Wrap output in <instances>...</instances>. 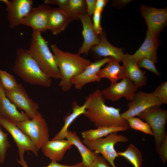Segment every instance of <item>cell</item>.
Returning <instances> with one entry per match:
<instances>
[{"mask_svg":"<svg viewBox=\"0 0 167 167\" xmlns=\"http://www.w3.org/2000/svg\"><path fill=\"white\" fill-rule=\"evenodd\" d=\"M84 115L96 128L102 126H122L129 129L127 120L122 118L120 108L105 104V99L101 90L97 89L90 93L85 99Z\"/></svg>","mask_w":167,"mask_h":167,"instance_id":"obj_1","label":"cell"},{"mask_svg":"<svg viewBox=\"0 0 167 167\" xmlns=\"http://www.w3.org/2000/svg\"><path fill=\"white\" fill-rule=\"evenodd\" d=\"M60 74L59 86L65 92L69 91L72 84L71 78L83 71L92 62L78 54L64 52L55 44L51 45Z\"/></svg>","mask_w":167,"mask_h":167,"instance_id":"obj_2","label":"cell"},{"mask_svg":"<svg viewBox=\"0 0 167 167\" xmlns=\"http://www.w3.org/2000/svg\"><path fill=\"white\" fill-rule=\"evenodd\" d=\"M12 71L28 84L45 88L51 86V78L42 71L27 49L19 48L17 50Z\"/></svg>","mask_w":167,"mask_h":167,"instance_id":"obj_3","label":"cell"},{"mask_svg":"<svg viewBox=\"0 0 167 167\" xmlns=\"http://www.w3.org/2000/svg\"><path fill=\"white\" fill-rule=\"evenodd\" d=\"M31 36L28 50L30 55L45 74L51 78L60 79V71L48 42L39 32L33 31Z\"/></svg>","mask_w":167,"mask_h":167,"instance_id":"obj_4","label":"cell"},{"mask_svg":"<svg viewBox=\"0 0 167 167\" xmlns=\"http://www.w3.org/2000/svg\"><path fill=\"white\" fill-rule=\"evenodd\" d=\"M15 123L29 137L38 150L49 140L47 124L40 112L37 111L34 118L30 120Z\"/></svg>","mask_w":167,"mask_h":167,"instance_id":"obj_5","label":"cell"},{"mask_svg":"<svg viewBox=\"0 0 167 167\" xmlns=\"http://www.w3.org/2000/svg\"><path fill=\"white\" fill-rule=\"evenodd\" d=\"M137 116L145 121L149 125L155 142L156 149L158 153L162 141L167 134L165 127L167 121V111L160 106L150 107L139 113Z\"/></svg>","mask_w":167,"mask_h":167,"instance_id":"obj_6","label":"cell"},{"mask_svg":"<svg viewBox=\"0 0 167 167\" xmlns=\"http://www.w3.org/2000/svg\"><path fill=\"white\" fill-rule=\"evenodd\" d=\"M118 132L111 133L105 138L89 141L83 139L82 142L90 150L97 153H100L112 167H117L114 161L118 156L114 149V145L119 142L128 141L126 136L118 135Z\"/></svg>","mask_w":167,"mask_h":167,"instance_id":"obj_7","label":"cell"},{"mask_svg":"<svg viewBox=\"0 0 167 167\" xmlns=\"http://www.w3.org/2000/svg\"><path fill=\"white\" fill-rule=\"evenodd\" d=\"M140 13L144 19L148 29L154 38L159 39V34L167 23V9H159L145 5L141 6Z\"/></svg>","mask_w":167,"mask_h":167,"instance_id":"obj_8","label":"cell"},{"mask_svg":"<svg viewBox=\"0 0 167 167\" xmlns=\"http://www.w3.org/2000/svg\"><path fill=\"white\" fill-rule=\"evenodd\" d=\"M163 104L153 92L146 93L140 91L135 93L132 100L128 103V109L121 114L125 119L137 116L146 109Z\"/></svg>","mask_w":167,"mask_h":167,"instance_id":"obj_9","label":"cell"},{"mask_svg":"<svg viewBox=\"0 0 167 167\" xmlns=\"http://www.w3.org/2000/svg\"><path fill=\"white\" fill-rule=\"evenodd\" d=\"M0 125L7 131L12 137L18 147L19 160H24L26 151H31L36 156L38 150L29 137L17 126L14 122L0 116Z\"/></svg>","mask_w":167,"mask_h":167,"instance_id":"obj_10","label":"cell"},{"mask_svg":"<svg viewBox=\"0 0 167 167\" xmlns=\"http://www.w3.org/2000/svg\"><path fill=\"white\" fill-rule=\"evenodd\" d=\"M5 92L7 97L17 108L24 110L30 119L34 118L39 105L29 97L21 84L18 83L14 89Z\"/></svg>","mask_w":167,"mask_h":167,"instance_id":"obj_11","label":"cell"},{"mask_svg":"<svg viewBox=\"0 0 167 167\" xmlns=\"http://www.w3.org/2000/svg\"><path fill=\"white\" fill-rule=\"evenodd\" d=\"M6 6L7 18L11 29L21 25L33 8L32 0H0Z\"/></svg>","mask_w":167,"mask_h":167,"instance_id":"obj_12","label":"cell"},{"mask_svg":"<svg viewBox=\"0 0 167 167\" xmlns=\"http://www.w3.org/2000/svg\"><path fill=\"white\" fill-rule=\"evenodd\" d=\"M138 88L126 78L101 91L105 99L116 101L124 97L127 100L130 101Z\"/></svg>","mask_w":167,"mask_h":167,"instance_id":"obj_13","label":"cell"},{"mask_svg":"<svg viewBox=\"0 0 167 167\" xmlns=\"http://www.w3.org/2000/svg\"><path fill=\"white\" fill-rule=\"evenodd\" d=\"M51 8L44 3L33 7L29 14L22 21L21 25L30 27L33 31L41 33L48 29V21Z\"/></svg>","mask_w":167,"mask_h":167,"instance_id":"obj_14","label":"cell"},{"mask_svg":"<svg viewBox=\"0 0 167 167\" xmlns=\"http://www.w3.org/2000/svg\"><path fill=\"white\" fill-rule=\"evenodd\" d=\"M112 58H104L92 62L81 73L73 77L71 80V84L74 85L76 89L81 90L88 83L99 82L101 79L97 76V73L101 67L109 62Z\"/></svg>","mask_w":167,"mask_h":167,"instance_id":"obj_15","label":"cell"},{"mask_svg":"<svg viewBox=\"0 0 167 167\" xmlns=\"http://www.w3.org/2000/svg\"><path fill=\"white\" fill-rule=\"evenodd\" d=\"M98 35L100 39L99 43L93 46L90 51L93 57L96 61L103 57H109L121 61L124 49L116 47L111 45L107 39L105 32L102 31Z\"/></svg>","mask_w":167,"mask_h":167,"instance_id":"obj_16","label":"cell"},{"mask_svg":"<svg viewBox=\"0 0 167 167\" xmlns=\"http://www.w3.org/2000/svg\"><path fill=\"white\" fill-rule=\"evenodd\" d=\"M79 19L83 25L82 34L84 40L78 54L88 55L92 48L99 43L100 39L94 29L91 17L85 14L80 16Z\"/></svg>","mask_w":167,"mask_h":167,"instance_id":"obj_17","label":"cell"},{"mask_svg":"<svg viewBox=\"0 0 167 167\" xmlns=\"http://www.w3.org/2000/svg\"><path fill=\"white\" fill-rule=\"evenodd\" d=\"M126 78L138 88L145 86L147 82L146 72L138 66L132 55L124 54L122 59Z\"/></svg>","mask_w":167,"mask_h":167,"instance_id":"obj_18","label":"cell"},{"mask_svg":"<svg viewBox=\"0 0 167 167\" xmlns=\"http://www.w3.org/2000/svg\"><path fill=\"white\" fill-rule=\"evenodd\" d=\"M0 116L13 122L30 119L25 113L20 112L6 96L0 81Z\"/></svg>","mask_w":167,"mask_h":167,"instance_id":"obj_19","label":"cell"},{"mask_svg":"<svg viewBox=\"0 0 167 167\" xmlns=\"http://www.w3.org/2000/svg\"><path fill=\"white\" fill-rule=\"evenodd\" d=\"M73 145L67 139L51 140L46 142L41 148L45 156L52 161L58 162L62 160L66 151Z\"/></svg>","mask_w":167,"mask_h":167,"instance_id":"obj_20","label":"cell"},{"mask_svg":"<svg viewBox=\"0 0 167 167\" xmlns=\"http://www.w3.org/2000/svg\"><path fill=\"white\" fill-rule=\"evenodd\" d=\"M160 44L159 39L153 37L147 30L144 41L139 48L132 55L135 61L137 62L142 58H146L155 64L156 63L157 61V50Z\"/></svg>","mask_w":167,"mask_h":167,"instance_id":"obj_21","label":"cell"},{"mask_svg":"<svg viewBox=\"0 0 167 167\" xmlns=\"http://www.w3.org/2000/svg\"><path fill=\"white\" fill-rule=\"evenodd\" d=\"M65 12L58 7L51 8L48 21V29L53 34L58 35L70 23Z\"/></svg>","mask_w":167,"mask_h":167,"instance_id":"obj_22","label":"cell"},{"mask_svg":"<svg viewBox=\"0 0 167 167\" xmlns=\"http://www.w3.org/2000/svg\"><path fill=\"white\" fill-rule=\"evenodd\" d=\"M65 138L78 149L82 158L81 162L84 167H86L91 164L99 155L98 153L91 150L85 145L75 132L68 130Z\"/></svg>","mask_w":167,"mask_h":167,"instance_id":"obj_23","label":"cell"},{"mask_svg":"<svg viewBox=\"0 0 167 167\" xmlns=\"http://www.w3.org/2000/svg\"><path fill=\"white\" fill-rule=\"evenodd\" d=\"M119 62L112 58L104 68L100 69L97 76L101 79H108L110 81L111 85L117 83L118 80L126 78L124 68L120 65Z\"/></svg>","mask_w":167,"mask_h":167,"instance_id":"obj_24","label":"cell"},{"mask_svg":"<svg viewBox=\"0 0 167 167\" xmlns=\"http://www.w3.org/2000/svg\"><path fill=\"white\" fill-rule=\"evenodd\" d=\"M72 112L69 114L64 119V124L59 132L52 139V140H58L65 138L66 134L68 128L72 122L79 116L84 114L85 112L86 105H79L76 101L72 102Z\"/></svg>","mask_w":167,"mask_h":167,"instance_id":"obj_25","label":"cell"},{"mask_svg":"<svg viewBox=\"0 0 167 167\" xmlns=\"http://www.w3.org/2000/svg\"><path fill=\"white\" fill-rule=\"evenodd\" d=\"M128 129L122 126H102L84 131L82 132L81 135L84 139L90 141L106 136L113 132L123 131Z\"/></svg>","mask_w":167,"mask_h":167,"instance_id":"obj_26","label":"cell"},{"mask_svg":"<svg viewBox=\"0 0 167 167\" xmlns=\"http://www.w3.org/2000/svg\"><path fill=\"white\" fill-rule=\"evenodd\" d=\"M62 11L70 22L79 19L81 15L87 14L86 0H69Z\"/></svg>","mask_w":167,"mask_h":167,"instance_id":"obj_27","label":"cell"},{"mask_svg":"<svg viewBox=\"0 0 167 167\" xmlns=\"http://www.w3.org/2000/svg\"><path fill=\"white\" fill-rule=\"evenodd\" d=\"M119 156L123 157L127 160L134 167H142L143 159L139 150L133 144H130L123 152H117Z\"/></svg>","mask_w":167,"mask_h":167,"instance_id":"obj_28","label":"cell"},{"mask_svg":"<svg viewBox=\"0 0 167 167\" xmlns=\"http://www.w3.org/2000/svg\"><path fill=\"white\" fill-rule=\"evenodd\" d=\"M0 81L5 92L14 89L18 83L15 77L6 71L0 69Z\"/></svg>","mask_w":167,"mask_h":167,"instance_id":"obj_29","label":"cell"},{"mask_svg":"<svg viewBox=\"0 0 167 167\" xmlns=\"http://www.w3.org/2000/svg\"><path fill=\"white\" fill-rule=\"evenodd\" d=\"M126 120L129 126L132 129L153 136V133L149 125L147 122H143L139 118L132 117Z\"/></svg>","mask_w":167,"mask_h":167,"instance_id":"obj_30","label":"cell"},{"mask_svg":"<svg viewBox=\"0 0 167 167\" xmlns=\"http://www.w3.org/2000/svg\"><path fill=\"white\" fill-rule=\"evenodd\" d=\"M11 146L8 139V134L0 127V163H3L6 158L7 150Z\"/></svg>","mask_w":167,"mask_h":167,"instance_id":"obj_31","label":"cell"},{"mask_svg":"<svg viewBox=\"0 0 167 167\" xmlns=\"http://www.w3.org/2000/svg\"><path fill=\"white\" fill-rule=\"evenodd\" d=\"M162 104H167V81L159 85L153 92Z\"/></svg>","mask_w":167,"mask_h":167,"instance_id":"obj_32","label":"cell"},{"mask_svg":"<svg viewBox=\"0 0 167 167\" xmlns=\"http://www.w3.org/2000/svg\"><path fill=\"white\" fill-rule=\"evenodd\" d=\"M137 64L140 68H143L152 72L157 75H160V73L156 67L155 63L149 59L143 58L137 62Z\"/></svg>","mask_w":167,"mask_h":167,"instance_id":"obj_33","label":"cell"},{"mask_svg":"<svg viewBox=\"0 0 167 167\" xmlns=\"http://www.w3.org/2000/svg\"><path fill=\"white\" fill-rule=\"evenodd\" d=\"M103 10L96 8L93 14V25L96 33L99 35L102 32V28L101 25V15Z\"/></svg>","mask_w":167,"mask_h":167,"instance_id":"obj_34","label":"cell"},{"mask_svg":"<svg viewBox=\"0 0 167 167\" xmlns=\"http://www.w3.org/2000/svg\"><path fill=\"white\" fill-rule=\"evenodd\" d=\"M158 154L163 164H165L167 161V134L163 139Z\"/></svg>","mask_w":167,"mask_h":167,"instance_id":"obj_35","label":"cell"},{"mask_svg":"<svg viewBox=\"0 0 167 167\" xmlns=\"http://www.w3.org/2000/svg\"><path fill=\"white\" fill-rule=\"evenodd\" d=\"M18 162L23 167H29L26 161H20L17 159ZM46 167H84L81 162L72 165H67L59 164L57 162L52 161L50 164Z\"/></svg>","mask_w":167,"mask_h":167,"instance_id":"obj_36","label":"cell"},{"mask_svg":"<svg viewBox=\"0 0 167 167\" xmlns=\"http://www.w3.org/2000/svg\"><path fill=\"white\" fill-rule=\"evenodd\" d=\"M86 167H111L102 156L98 155L94 161Z\"/></svg>","mask_w":167,"mask_h":167,"instance_id":"obj_37","label":"cell"},{"mask_svg":"<svg viewBox=\"0 0 167 167\" xmlns=\"http://www.w3.org/2000/svg\"><path fill=\"white\" fill-rule=\"evenodd\" d=\"M69 0H45L44 3L48 5H54L58 6L62 10L67 5Z\"/></svg>","mask_w":167,"mask_h":167,"instance_id":"obj_38","label":"cell"},{"mask_svg":"<svg viewBox=\"0 0 167 167\" xmlns=\"http://www.w3.org/2000/svg\"><path fill=\"white\" fill-rule=\"evenodd\" d=\"M87 15L90 17L93 15L96 8V0H86Z\"/></svg>","mask_w":167,"mask_h":167,"instance_id":"obj_39","label":"cell"},{"mask_svg":"<svg viewBox=\"0 0 167 167\" xmlns=\"http://www.w3.org/2000/svg\"><path fill=\"white\" fill-rule=\"evenodd\" d=\"M108 2L107 0H97L96 2V9L103 10L104 7Z\"/></svg>","mask_w":167,"mask_h":167,"instance_id":"obj_40","label":"cell"},{"mask_svg":"<svg viewBox=\"0 0 167 167\" xmlns=\"http://www.w3.org/2000/svg\"><path fill=\"white\" fill-rule=\"evenodd\" d=\"M131 1V0H116L113 2V4L114 6H124Z\"/></svg>","mask_w":167,"mask_h":167,"instance_id":"obj_41","label":"cell"}]
</instances>
